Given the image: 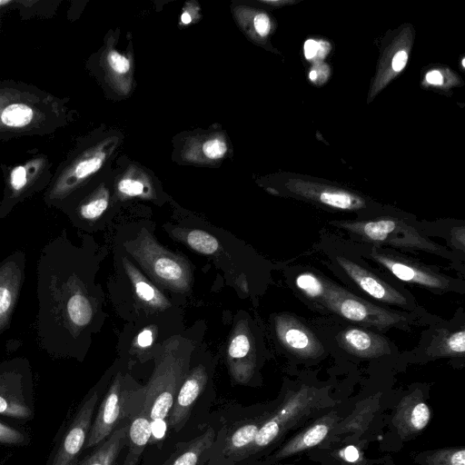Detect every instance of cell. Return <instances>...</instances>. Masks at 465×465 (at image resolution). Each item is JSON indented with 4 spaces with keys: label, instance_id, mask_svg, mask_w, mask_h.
I'll return each instance as SVG.
<instances>
[{
    "label": "cell",
    "instance_id": "6da1fadb",
    "mask_svg": "<svg viewBox=\"0 0 465 465\" xmlns=\"http://www.w3.org/2000/svg\"><path fill=\"white\" fill-rule=\"evenodd\" d=\"M86 249L63 229L42 248L36 263V341L54 359L78 358L94 326Z\"/></svg>",
    "mask_w": 465,
    "mask_h": 465
},
{
    "label": "cell",
    "instance_id": "7a4b0ae2",
    "mask_svg": "<svg viewBox=\"0 0 465 465\" xmlns=\"http://www.w3.org/2000/svg\"><path fill=\"white\" fill-rule=\"evenodd\" d=\"M72 119L66 99L23 81L0 80L1 141L51 135Z\"/></svg>",
    "mask_w": 465,
    "mask_h": 465
},
{
    "label": "cell",
    "instance_id": "3957f363",
    "mask_svg": "<svg viewBox=\"0 0 465 465\" xmlns=\"http://www.w3.org/2000/svg\"><path fill=\"white\" fill-rule=\"evenodd\" d=\"M179 345L177 340L166 345L149 382L143 387L142 408L152 422L168 417L188 372L189 353L179 349Z\"/></svg>",
    "mask_w": 465,
    "mask_h": 465
},
{
    "label": "cell",
    "instance_id": "277c9868",
    "mask_svg": "<svg viewBox=\"0 0 465 465\" xmlns=\"http://www.w3.org/2000/svg\"><path fill=\"white\" fill-rule=\"evenodd\" d=\"M52 168L51 159L42 152L15 164L2 163L4 188L0 194V220L7 217L19 203L45 192L53 176Z\"/></svg>",
    "mask_w": 465,
    "mask_h": 465
},
{
    "label": "cell",
    "instance_id": "5b68a950",
    "mask_svg": "<svg viewBox=\"0 0 465 465\" xmlns=\"http://www.w3.org/2000/svg\"><path fill=\"white\" fill-rule=\"evenodd\" d=\"M33 375L30 361L15 357L0 362V414L16 419L33 416Z\"/></svg>",
    "mask_w": 465,
    "mask_h": 465
},
{
    "label": "cell",
    "instance_id": "8992f818",
    "mask_svg": "<svg viewBox=\"0 0 465 465\" xmlns=\"http://www.w3.org/2000/svg\"><path fill=\"white\" fill-rule=\"evenodd\" d=\"M143 406V388L132 391L118 375L102 401L85 441V448L104 440L125 419Z\"/></svg>",
    "mask_w": 465,
    "mask_h": 465
},
{
    "label": "cell",
    "instance_id": "52a82bcc",
    "mask_svg": "<svg viewBox=\"0 0 465 465\" xmlns=\"http://www.w3.org/2000/svg\"><path fill=\"white\" fill-rule=\"evenodd\" d=\"M341 227L366 242L442 253L444 249L421 236L415 228L392 218L341 223Z\"/></svg>",
    "mask_w": 465,
    "mask_h": 465
},
{
    "label": "cell",
    "instance_id": "ba28073f",
    "mask_svg": "<svg viewBox=\"0 0 465 465\" xmlns=\"http://www.w3.org/2000/svg\"><path fill=\"white\" fill-rule=\"evenodd\" d=\"M316 392L308 387L292 394L272 415L263 420L247 457L272 444L294 423L318 408Z\"/></svg>",
    "mask_w": 465,
    "mask_h": 465
},
{
    "label": "cell",
    "instance_id": "9c48e42d",
    "mask_svg": "<svg viewBox=\"0 0 465 465\" xmlns=\"http://www.w3.org/2000/svg\"><path fill=\"white\" fill-rule=\"evenodd\" d=\"M321 302L347 320L379 328L404 322L401 315L369 303L330 282H327L326 293Z\"/></svg>",
    "mask_w": 465,
    "mask_h": 465
},
{
    "label": "cell",
    "instance_id": "30bf717a",
    "mask_svg": "<svg viewBox=\"0 0 465 465\" xmlns=\"http://www.w3.org/2000/svg\"><path fill=\"white\" fill-rule=\"evenodd\" d=\"M25 253L16 250L0 262V336L9 328L25 279Z\"/></svg>",
    "mask_w": 465,
    "mask_h": 465
},
{
    "label": "cell",
    "instance_id": "8fae6325",
    "mask_svg": "<svg viewBox=\"0 0 465 465\" xmlns=\"http://www.w3.org/2000/svg\"><path fill=\"white\" fill-rule=\"evenodd\" d=\"M97 401L98 394L94 391L81 406L62 440L52 465L76 464V457L85 444L90 431Z\"/></svg>",
    "mask_w": 465,
    "mask_h": 465
},
{
    "label": "cell",
    "instance_id": "7c38bea8",
    "mask_svg": "<svg viewBox=\"0 0 465 465\" xmlns=\"http://www.w3.org/2000/svg\"><path fill=\"white\" fill-rule=\"evenodd\" d=\"M371 257L401 281L432 289H450V279L414 262L371 250Z\"/></svg>",
    "mask_w": 465,
    "mask_h": 465
},
{
    "label": "cell",
    "instance_id": "4fadbf2b",
    "mask_svg": "<svg viewBox=\"0 0 465 465\" xmlns=\"http://www.w3.org/2000/svg\"><path fill=\"white\" fill-rule=\"evenodd\" d=\"M336 260L345 273L362 291L375 300L397 306L408 305V300L402 293L378 278L371 272L347 258L338 256Z\"/></svg>",
    "mask_w": 465,
    "mask_h": 465
},
{
    "label": "cell",
    "instance_id": "5bb4252c",
    "mask_svg": "<svg viewBox=\"0 0 465 465\" xmlns=\"http://www.w3.org/2000/svg\"><path fill=\"white\" fill-rule=\"evenodd\" d=\"M207 382V374L203 366H197L187 372L182 382L173 407L168 415V426L175 431L183 429L191 410Z\"/></svg>",
    "mask_w": 465,
    "mask_h": 465
},
{
    "label": "cell",
    "instance_id": "9a60e30c",
    "mask_svg": "<svg viewBox=\"0 0 465 465\" xmlns=\"http://www.w3.org/2000/svg\"><path fill=\"white\" fill-rule=\"evenodd\" d=\"M430 420V411L420 391L404 396L399 402L392 423L401 439L423 430Z\"/></svg>",
    "mask_w": 465,
    "mask_h": 465
},
{
    "label": "cell",
    "instance_id": "2e32d148",
    "mask_svg": "<svg viewBox=\"0 0 465 465\" xmlns=\"http://www.w3.org/2000/svg\"><path fill=\"white\" fill-rule=\"evenodd\" d=\"M277 333L282 344L300 357L311 358L320 352L321 344L295 318H280L277 322Z\"/></svg>",
    "mask_w": 465,
    "mask_h": 465
},
{
    "label": "cell",
    "instance_id": "e0dca14e",
    "mask_svg": "<svg viewBox=\"0 0 465 465\" xmlns=\"http://www.w3.org/2000/svg\"><path fill=\"white\" fill-rule=\"evenodd\" d=\"M151 253L142 256L144 263L149 264L151 272L160 281L176 289H185L189 284V272L183 262L172 254L160 250L154 251V245L149 247Z\"/></svg>",
    "mask_w": 465,
    "mask_h": 465
},
{
    "label": "cell",
    "instance_id": "ac0fdd59",
    "mask_svg": "<svg viewBox=\"0 0 465 465\" xmlns=\"http://www.w3.org/2000/svg\"><path fill=\"white\" fill-rule=\"evenodd\" d=\"M336 420V412H331L328 415L322 417L307 430L302 431L296 437L288 441L273 456L271 457L270 460L275 461L285 459L321 443L328 435Z\"/></svg>",
    "mask_w": 465,
    "mask_h": 465
},
{
    "label": "cell",
    "instance_id": "d6986e66",
    "mask_svg": "<svg viewBox=\"0 0 465 465\" xmlns=\"http://www.w3.org/2000/svg\"><path fill=\"white\" fill-rule=\"evenodd\" d=\"M340 341L346 351L361 358H376L389 350L385 339L358 328L345 330L341 334Z\"/></svg>",
    "mask_w": 465,
    "mask_h": 465
},
{
    "label": "cell",
    "instance_id": "ffe728a7",
    "mask_svg": "<svg viewBox=\"0 0 465 465\" xmlns=\"http://www.w3.org/2000/svg\"><path fill=\"white\" fill-rule=\"evenodd\" d=\"M217 437L214 429H207L193 440L180 444L163 465H200L211 452Z\"/></svg>",
    "mask_w": 465,
    "mask_h": 465
},
{
    "label": "cell",
    "instance_id": "44dd1931",
    "mask_svg": "<svg viewBox=\"0 0 465 465\" xmlns=\"http://www.w3.org/2000/svg\"><path fill=\"white\" fill-rule=\"evenodd\" d=\"M264 420L258 417L238 425L224 440L223 457L234 460L246 458Z\"/></svg>",
    "mask_w": 465,
    "mask_h": 465
},
{
    "label": "cell",
    "instance_id": "7402d4cb",
    "mask_svg": "<svg viewBox=\"0 0 465 465\" xmlns=\"http://www.w3.org/2000/svg\"><path fill=\"white\" fill-rule=\"evenodd\" d=\"M128 421L120 424L99 447L79 465H114L127 443Z\"/></svg>",
    "mask_w": 465,
    "mask_h": 465
},
{
    "label": "cell",
    "instance_id": "603a6c76",
    "mask_svg": "<svg viewBox=\"0 0 465 465\" xmlns=\"http://www.w3.org/2000/svg\"><path fill=\"white\" fill-rule=\"evenodd\" d=\"M152 420L141 407L129 419L127 443L129 451L141 455L152 436Z\"/></svg>",
    "mask_w": 465,
    "mask_h": 465
},
{
    "label": "cell",
    "instance_id": "cb8c5ba5",
    "mask_svg": "<svg viewBox=\"0 0 465 465\" xmlns=\"http://www.w3.org/2000/svg\"><path fill=\"white\" fill-rule=\"evenodd\" d=\"M124 267L134 284L136 295L140 300L148 304L163 308L167 305L166 299L156 290L152 284L140 274L139 271L134 268L128 261L124 262Z\"/></svg>",
    "mask_w": 465,
    "mask_h": 465
},
{
    "label": "cell",
    "instance_id": "d4e9b609",
    "mask_svg": "<svg viewBox=\"0 0 465 465\" xmlns=\"http://www.w3.org/2000/svg\"><path fill=\"white\" fill-rule=\"evenodd\" d=\"M296 286L306 296L316 302H322L327 290V281L322 280L312 272L299 274L295 280Z\"/></svg>",
    "mask_w": 465,
    "mask_h": 465
},
{
    "label": "cell",
    "instance_id": "484cf974",
    "mask_svg": "<svg viewBox=\"0 0 465 465\" xmlns=\"http://www.w3.org/2000/svg\"><path fill=\"white\" fill-rule=\"evenodd\" d=\"M425 465H465L464 448H445L430 452L423 459Z\"/></svg>",
    "mask_w": 465,
    "mask_h": 465
},
{
    "label": "cell",
    "instance_id": "4316f807",
    "mask_svg": "<svg viewBox=\"0 0 465 465\" xmlns=\"http://www.w3.org/2000/svg\"><path fill=\"white\" fill-rule=\"evenodd\" d=\"M187 243L203 254H213L219 249L216 238L202 230H193L186 235Z\"/></svg>",
    "mask_w": 465,
    "mask_h": 465
},
{
    "label": "cell",
    "instance_id": "83f0119b",
    "mask_svg": "<svg viewBox=\"0 0 465 465\" xmlns=\"http://www.w3.org/2000/svg\"><path fill=\"white\" fill-rule=\"evenodd\" d=\"M437 352L443 356H463L465 351V331L452 332L438 345Z\"/></svg>",
    "mask_w": 465,
    "mask_h": 465
},
{
    "label": "cell",
    "instance_id": "f1b7e54d",
    "mask_svg": "<svg viewBox=\"0 0 465 465\" xmlns=\"http://www.w3.org/2000/svg\"><path fill=\"white\" fill-rule=\"evenodd\" d=\"M321 203L342 210L351 209L361 205L360 201L344 192H322L319 195Z\"/></svg>",
    "mask_w": 465,
    "mask_h": 465
},
{
    "label": "cell",
    "instance_id": "f546056e",
    "mask_svg": "<svg viewBox=\"0 0 465 465\" xmlns=\"http://www.w3.org/2000/svg\"><path fill=\"white\" fill-rule=\"evenodd\" d=\"M251 343L245 333L240 332L230 342L228 354L232 360L238 361L249 353Z\"/></svg>",
    "mask_w": 465,
    "mask_h": 465
},
{
    "label": "cell",
    "instance_id": "4dcf8cb0",
    "mask_svg": "<svg viewBox=\"0 0 465 465\" xmlns=\"http://www.w3.org/2000/svg\"><path fill=\"white\" fill-rule=\"evenodd\" d=\"M25 441L24 433L10 427L6 424L0 422V443L9 445H21Z\"/></svg>",
    "mask_w": 465,
    "mask_h": 465
},
{
    "label": "cell",
    "instance_id": "1f68e13d",
    "mask_svg": "<svg viewBox=\"0 0 465 465\" xmlns=\"http://www.w3.org/2000/svg\"><path fill=\"white\" fill-rule=\"evenodd\" d=\"M203 153L210 159H218L224 155L227 146L219 139L209 140L203 146Z\"/></svg>",
    "mask_w": 465,
    "mask_h": 465
},
{
    "label": "cell",
    "instance_id": "d6a6232c",
    "mask_svg": "<svg viewBox=\"0 0 465 465\" xmlns=\"http://www.w3.org/2000/svg\"><path fill=\"white\" fill-rule=\"evenodd\" d=\"M107 62L111 68L118 74H125L130 69L129 60L115 51L109 52Z\"/></svg>",
    "mask_w": 465,
    "mask_h": 465
},
{
    "label": "cell",
    "instance_id": "836d02e7",
    "mask_svg": "<svg viewBox=\"0 0 465 465\" xmlns=\"http://www.w3.org/2000/svg\"><path fill=\"white\" fill-rule=\"evenodd\" d=\"M118 189L124 194L134 196L143 193V184L139 181L124 179L119 183Z\"/></svg>",
    "mask_w": 465,
    "mask_h": 465
},
{
    "label": "cell",
    "instance_id": "e575fe53",
    "mask_svg": "<svg viewBox=\"0 0 465 465\" xmlns=\"http://www.w3.org/2000/svg\"><path fill=\"white\" fill-rule=\"evenodd\" d=\"M253 25L256 32L261 36H265L270 32V20L264 14H259L254 17Z\"/></svg>",
    "mask_w": 465,
    "mask_h": 465
},
{
    "label": "cell",
    "instance_id": "d590c367",
    "mask_svg": "<svg viewBox=\"0 0 465 465\" xmlns=\"http://www.w3.org/2000/svg\"><path fill=\"white\" fill-rule=\"evenodd\" d=\"M408 61V54L405 51L398 52L392 58L391 65L395 72H400L403 69Z\"/></svg>",
    "mask_w": 465,
    "mask_h": 465
},
{
    "label": "cell",
    "instance_id": "8d00e7d4",
    "mask_svg": "<svg viewBox=\"0 0 465 465\" xmlns=\"http://www.w3.org/2000/svg\"><path fill=\"white\" fill-rule=\"evenodd\" d=\"M340 455L349 462H355L360 458L359 450L353 446H347L341 450Z\"/></svg>",
    "mask_w": 465,
    "mask_h": 465
},
{
    "label": "cell",
    "instance_id": "74e56055",
    "mask_svg": "<svg viewBox=\"0 0 465 465\" xmlns=\"http://www.w3.org/2000/svg\"><path fill=\"white\" fill-rule=\"evenodd\" d=\"M17 0H0V29L3 18L10 11L16 9Z\"/></svg>",
    "mask_w": 465,
    "mask_h": 465
},
{
    "label": "cell",
    "instance_id": "f35d334b",
    "mask_svg": "<svg viewBox=\"0 0 465 465\" xmlns=\"http://www.w3.org/2000/svg\"><path fill=\"white\" fill-rule=\"evenodd\" d=\"M152 341L153 334L150 329L143 330L137 336V344L142 348L150 346Z\"/></svg>",
    "mask_w": 465,
    "mask_h": 465
},
{
    "label": "cell",
    "instance_id": "ab89813d",
    "mask_svg": "<svg viewBox=\"0 0 465 465\" xmlns=\"http://www.w3.org/2000/svg\"><path fill=\"white\" fill-rule=\"evenodd\" d=\"M320 45L319 44L312 40V39H309L305 42L304 44V55L307 59H311L312 58L313 56H315V54H317L318 52V49H319Z\"/></svg>",
    "mask_w": 465,
    "mask_h": 465
},
{
    "label": "cell",
    "instance_id": "60d3db41",
    "mask_svg": "<svg viewBox=\"0 0 465 465\" xmlns=\"http://www.w3.org/2000/svg\"><path fill=\"white\" fill-rule=\"evenodd\" d=\"M426 80L432 84H440L442 83V75L439 71H431L426 74Z\"/></svg>",
    "mask_w": 465,
    "mask_h": 465
},
{
    "label": "cell",
    "instance_id": "b9f144b4",
    "mask_svg": "<svg viewBox=\"0 0 465 465\" xmlns=\"http://www.w3.org/2000/svg\"><path fill=\"white\" fill-rule=\"evenodd\" d=\"M139 458V454L129 451L122 465H136Z\"/></svg>",
    "mask_w": 465,
    "mask_h": 465
},
{
    "label": "cell",
    "instance_id": "7bdbcfd3",
    "mask_svg": "<svg viewBox=\"0 0 465 465\" xmlns=\"http://www.w3.org/2000/svg\"><path fill=\"white\" fill-rule=\"evenodd\" d=\"M181 20L183 24L187 25L191 23L192 17L188 13H183L181 16Z\"/></svg>",
    "mask_w": 465,
    "mask_h": 465
},
{
    "label": "cell",
    "instance_id": "ee69618b",
    "mask_svg": "<svg viewBox=\"0 0 465 465\" xmlns=\"http://www.w3.org/2000/svg\"><path fill=\"white\" fill-rule=\"evenodd\" d=\"M309 76H310V79H311L312 81H315V79H316V77H317V74H316V72H315V71H311V73H310V75H309Z\"/></svg>",
    "mask_w": 465,
    "mask_h": 465
},
{
    "label": "cell",
    "instance_id": "f6af8a7d",
    "mask_svg": "<svg viewBox=\"0 0 465 465\" xmlns=\"http://www.w3.org/2000/svg\"><path fill=\"white\" fill-rule=\"evenodd\" d=\"M462 66L465 67V59H462Z\"/></svg>",
    "mask_w": 465,
    "mask_h": 465
},
{
    "label": "cell",
    "instance_id": "bcb514c9",
    "mask_svg": "<svg viewBox=\"0 0 465 465\" xmlns=\"http://www.w3.org/2000/svg\"><path fill=\"white\" fill-rule=\"evenodd\" d=\"M74 465H76V464H74Z\"/></svg>",
    "mask_w": 465,
    "mask_h": 465
},
{
    "label": "cell",
    "instance_id": "7dc6e473",
    "mask_svg": "<svg viewBox=\"0 0 465 465\" xmlns=\"http://www.w3.org/2000/svg\"><path fill=\"white\" fill-rule=\"evenodd\" d=\"M1 194V193H0Z\"/></svg>",
    "mask_w": 465,
    "mask_h": 465
}]
</instances>
